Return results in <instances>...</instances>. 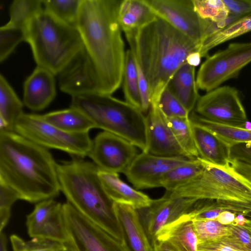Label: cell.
<instances>
[{
    "label": "cell",
    "mask_w": 251,
    "mask_h": 251,
    "mask_svg": "<svg viewBox=\"0 0 251 251\" xmlns=\"http://www.w3.org/2000/svg\"><path fill=\"white\" fill-rule=\"evenodd\" d=\"M121 0H81L75 27L81 50L59 75L60 90L72 97L112 95L121 86L125 54L118 19Z\"/></svg>",
    "instance_id": "1"
},
{
    "label": "cell",
    "mask_w": 251,
    "mask_h": 251,
    "mask_svg": "<svg viewBox=\"0 0 251 251\" xmlns=\"http://www.w3.org/2000/svg\"><path fill=\"white\" fill-rule=\"evenodd\" d=\"M49 150L14 131L0 132V182L30 203L57 197L60 188Z\"/></svg>",
    "instance_id": "2"
},
{
    "label": "cell",
    "mask_w": 251,
    "mask_h": 251,
    "mask_svg": "<svg viewBox=\"0 0 251 251\" xmlns=\"http://www.w3.org/2000/svg\"><path fill=\"white\" fill-rule=\"evenodd\" d=\"M125 36L148 83L151 105L158 104L176 72L200 47L158 16Z\"/></svg>",
    "instance_id": "3"
},
{
    "label": "cell",
    "mask_w": 251,
    "mask_h": 251,
    "mask_svg": "<svg viewBox=\"0 0 251 251\" xmlns=\"http://www.w3.org/2000/svg\"><path fill=\"white\" fill-rule=\"evenodd\" d=\"M60 191L79 213L117 239L123 241L113 202L105 193L98 176L99 168L81 158L57 163Z\"/></svg>",
    "instance_id": "4"
},
{
    "label": "cell",
    "mask_w": 251,
    "mask_h": 251,
    "mask_svg": "<svg viewBox=\"0 0 251 251\" xmlns=\"http://www.w3.org/2000/svg\"><path fill=\"white\" fill-rule=\"evenodd\" d=\"M70 107L83 113L96 128L118 135L147 152L146 116L137 107L111 95L97 93L72 96Z\"/></svg>",
    "instance_id": "5"
},
{
    "label": "cell",
    "mask_w": 251,
    "mask_h": 251,
    "mask_svg": "<svg viewBox=\"0 0 251 251\" xmlns=\"http://www.w3.org/2000/svg\"><path fill=\"white\" fill-rule=\"evenodd\" d=\"M25 41L38 66L59 75L82 48L75 27L59 21L44 8L26 23Z\"/></svg>",
    "instance_id": "6"
},
{
    "label": "cell",
    "mask_w": 251,
    "mask_h": 251,
    "mask_svg": "<svg viewBox=\"0 0 251 251\" xmlns=\"http://www.w3.org/2000/svg\"><path fill=\"white\" fill-rule=\"evenodd\" d=\"M203 166L196 178L171 192V197L211 200L234 206L242 214L251 210V184L230 166L223 167L210 163L199 157Z\"/></svg>",
    "instance_id": "7"
},
{
    "label": "cell",
    "mask_w": 251,
    "mask_h": 251,
    "mask_svg": "<svg viewBox=\"0 0 251 251\" xmlns=\"http://www.w3.org/2000/svg\"><path fill=\"white\" fill-rule=\"evenodd\" d=\"M14 131L46 149L58 150L76 158L87 156L92 142L89 133L65 131L36 114L23 113L15 123Z\"/></svg>",
    "instance_id": "8"
},
{
    "label": "cell",
    "mask_w": 251,
    "mask_h": 251,
    "mask_svg": "<svg viewBox=\"0 0 251 251\" xmlns=\"http://www.w3.org/2000/svg\"><path fill=\"white\" fill-rule=\"evenodd\" d=\"M67 251H130L119 240L85 218L70 203L62 206Z\"/></svg>",
    "instance_id": "9"
},
{
    "label": "cell",
    "mask_w": 251,
    "mask_h": 251,
    "mask_svg": "<svg viewBox=\"0 0 251 251\" xmlns=\"http://www.w3.org/2000/svg\"><path fill=\"white\" fill-rule=\"evenodd\" d=\"M251 62V41L229 44L224 50L208 56L196 76L198 89L209 92L230 79L237 78Z\"/></svg>",
    "instance_id": "10"
},
{
    "label": "cell",
    "mask_w": 251,
    "mask_h": 251,
    "mask_svg": "<svg viewBox=\"0 0 251 251\" xmlns=\"http://www.w3.org/2000/svg\"><path fill=\"white\" fill-rule=\"evenodd\" d=\"M195 112L212 122L243 127L247 116L238 90L229 85L219 86L200 96Z\"/></svg>",
    "instance_id": "11"
},
{
    "label": "cell",
    "mask_w": 251,
    "mask_h": 251,
    "mask_svg": "<svg viewBox=\"0 0 251 251\" xmlns=\"http://www.w3.org/2000/svg\"><path fill=\"white\" fill-rule=\"evenodd\" d=\"M144 0L157 16L188 37L200 49L211 21L198 15L192 0Z\"/></svg>",
    "instance_id": "12"
},
{
    "label": "cell",
    "mask_w": 251,
    "mask_h": 251,
    "mask_svg": "<svg viewBox=\"0 0 251 251\" xmlns=\"http://www.w3.org/2000/svg\"><path fill=\"white\" fill-rule=\"evenodd\" d=\"M138 154L137 147L127 140L103 131L92 140L87 156L100 170L124 174Z\"/></svg>",
    "instance_id": "13"
},
{
    "label": "cell",
    "mask_w": 251,
    "mask_h": 251,
    "mask_svg": "<svg viewBox=\"0 0 251 251\" xmlns=\"http://www.w3.org/2000/svg\"><path fill=\"white\" fill-rule=\"evenodd\" d=\"M198 201L192 198L171 197L165 193L161 198L152 200L148 207L137 210L152 246L163 227L188 213Z\"/></svg>",
    "instance_id": "14"
},
{
    "label": "cell",
    "mask_w": 251,
    "mask_h": 251,
    "mask_svg": "<svg viewBox=\"0 0 251 251\" xmlns=\"http://www.w3.org/2000/svg\"><path fill=\"white\" fill-rule=\"evenodd\" d=\"M191 160L185 157L161 156L142 151L124 174L137 190L161 187V180L168 172Z\"/></svg>",
    "instance_id": "15"
},
{
    "label": "cell",
    "mask_w": 251,
    "mask_h": 251,
    "mask_svg": "<svg viewBox=\"0 0 251 251\" xmlns=\"http://www.w3.org/2000/svg\"><path fill=\"white\" fill-rule=\"evenodd\" d=\"M63 204L49 199L36 204L26 216V226L31 238H43L64 243L66 240Z\"/></svg>",
    "instance_id": "16"
},
{
    "label": "cell",
    "mask_w": 251,
    "mask_h": 251,
    "mask_svg": "<svg viewBox=\"0 0 251 251\" xmlns=\"http://www.w3.org/2000/svg\"><path fill=\"white\" fill-rule=\"evenodd\" d=\"M146 119L148 136L147 152L161 156L189 158L177 143L158 104L151 105Z\"/></svg>",
    "instance_id": "17"
},
{
    "label": "cell",
    "mask_w": 251,
    "mask_h": 251,
    "mask_svg": "<svg viewBox=\"0 0 251 251\" xmlns=\"http://www.w3.org/2000/svg\"><path fill=\"white\" fill-rule=\"evenodd\" d=\"M54 75L48 69L37 66L25 81L24 104L35 111L46 108L56 94Z\"/></svg>",
    "instance_id": "18"
},
{
    "label": "cell",
    "mask_w": 251,
    "mask_h": 251,
    "mask_svg": "<svg viewBox=\"0 0 251 251\" xmlns=\"http://www.w3.org/2000/svg\"><path fill=\"white\" fill-rule=\"evenodd\" d=\"M113 209L121 227L123 239L130 251H154L136 209L113 202Z\"/></svg>",
    "instance_id": "19"
},
{
    "label": "cell",
    "mask_w": 251,
    "mask_h": 251,
    "mask_svg": "<svg viewBox=\"0 0 251 251\" xmlns=\"http://www.w3.org/2000/svg\"><path fill=\"white\" fill-rule=\"evenodd\" d=\"M102 186L113 202L130 205L136 210L150 206L152 201L147 195L134 189L122 180L119 174L99 169Z\"/></svg>",
    "instance_id": "20"
},
{
    "label": "cell",
    "mask_w": 251,
    "mask_h": 251,
    "mask_svg": "<svg viewBox=\"0 0 251 251\" xmlns=\"http://www.w3.org/2000/svg\"><path fill=\"white\" fill-rule=\"evenodd\" d=\"M191 124L199 157L216 166L229 167L230 147L208 129L192 122Z\"/></svg>",
    "instance_id": "21"
},
{
    "label": "cell",
    "mask_w": 251,
    "mask_h": 251,
    "mask_svg": "<svg viewBox=\"0 0 251 251\" xmlns=\"http://www.w3.org/2000/svg\"><path fill=\"white\" fill-rule=\"evenodd\" d=\"M156 241L166 243L174 251H198L192 221L183 216L163 227L157 235Z\"/></svg>",
    "instance_id": "22"
},
{
    "label": "cell",
    "mask_w": 251,
    "mask_h": 251,
    "mask_svg": "<svg viewBox=\"0 0 251 251\" xmlns=\"http://www.w3.org/2000/svg\"><path fill=\"white\" fill-rule=\"evenodd\" d=\"M167 87L191 113L201 96L196 83L195 67L184 63L176 72Z\"/></svg>",
    "instance_id": "23"
},
{
    "label": "cell",
    "mask_w": 251,
    "mask_h": 251,
    "mask_svg": "<svg viewBox=\"0 0 251 251\" xmlns=\"http://www.w3.org/2000/svg\"><path fill=\"white\" fill-rule=\"evenodd\" d=\"M157 16L144 0H123L120 4L118 19L125 34L134 32Z\"/></svg>",
    "instance_id": "24"
},
{
    "label": "cell",
    "mask_w": 251,
    "mask_h": 251,
    "mask_svg": "<svg viewBox=\"0 0 251 251\" xmlns=\"http://www.w3.org/2000/svg\"><path fill=\"white\" fill-rule=\"evenodd\" d=\"M24 103L8 82L0 75V132L14 131L18 119L24 113Z\"/></svg>",
    "instance_id": "25"
},
{
    "label": "cell",
    "mask_w": 251,
    "mask_h": 251,
    "mask_svg": "<svg viewBox=\"0 0 251 251\" xmlns=\"http://www.w3.org/2000/svg\"><path fill=\"white\" fill-rule=\"evenodd\" d=\"M40 116L46 122L70 133H89L91 129L96 128L86 116L71 107L40 115Z\"/></svg>",
    "instance_id": "26"
},
{
    "label": "cell",
    "mask_w": 251,
    "mask_h": 251,
    "mask_svg": "<svg viewBox=\"0 0 251 251\" xmlns=\"http://www.w3.org/2000/svg\"><path fill=\"white\" fill-rule=\"evenodd\" d=\"M190 121L208 129L230 148L235 145L251 142V130L243 127H236L217 124L209 121L195 112L190 114Z\"/></svg>",
    "instance_id": "27"
},
{
    "label": "cell",
    "mask_w": 251,
    "mask_h": 251,
    "mask_svg": "<svg viewBox=\"0 0 251 251\" xmlns=\"http://www.w3.org/2000/svg\"><path fill=\"white\" fill-rule=\"evenodd\" d=\"M250 31L251 15L239 18L208 36L202 44L199 52L202 57L206 58L213 48Z\"/></svg>",
    "instance_id": "28"
},
{
    "label": "cell",
    "mask_w": 251,
    "mask_h": 251,
    "mask_svg": "<svg viewBox=\"0 0 251 251\" xmlns=\"http://www.w3.org/2000/svg\"><path fill=\"white\" fill-rule=\"evenodd\" d=\"M203 170V166L199 158L177 166L168 172L163 177L161 187L167 192H171L198 176Z\"/></svg>",
    "instance_id": "29"
},
{
    "label": "cell",
    "mask_w": 251,
    "mask_h": 251,
    "mask_svg": "<svg viewBox=\"0 0 251 251\" xmlns=\"http://www.w3.org/2000/svg\"><path fill=\"white\" fill-rule=\"evenodd\" d=\"M122 82L126 101L141 110V100L136 62L129 49L126 51Z\"/></svg>",
    "instance_id": "30"
},
{
    "label": "cell",
    "mask_w": 251,
    "mask_h": 251,
    "mask_svg": "<svg viewBox=\"0 0 251 251\" xmlns=\"http://www.w3.org/2000/svg\"><path fill=\"white\" fill-rule=\"evenodd\" d=\"M167 123L171 129L177 143L191 159L199 157L190 117H166Z\"/></svg>",
    "instance_id": "31"
},
{
    "label": "cell",
    "mask_w": 251,
    "mask_h": 251,
    "mask_svg": "<svg viewBox=\"0 0 251 251\" xmlns=\"http://www.w3.org/2000/svg\"><path fill=\"white\" fill-rule=\"evenodd\" d=\"M81 0H44V8L56 19L75 26Z\"/></svg>",
    "instance_id": "32"
},
{
    "label": "cell",
    "mask_w": 251,
    "mask_h": 251,
    "mask_svg": "<svg viewBox=\"0 0 251 251\" xmlns=\"http://www.w3.org/2000/svg\"><path fill=\"white\" fill-rule=\"evenodd\" d=\"M43 8L42 0H14L10 7V20L7 24L25 27L27 22Z\"/></svg>",
    "instance_id": "33"
},
{
    "label": "cell",
    "mask_w": 251,
    "mask_h": 251,
    "mask_svg": "<svg viewBox=\"0 0 251 251\" xmlns=\"http://www.w3.org/2000/svg\"><path fill=\"white\" fill-rule=\"evenodd\" d=\"M198 243L219 240L231 234L228 226L222 225L216 220H206L192 221Z\"/></svg>",
    "instance_id": "34"
},
{
    "label": "cell",
    "mask_w": 251,
    "mask_h": 251,
    "mask_svg": "<svg viewBox=\"0 0 251 251\" xmlns=\"http://www.w3.org/2000/svg\"><path fill=\"white\" fill-rule=\"evenodd\" d=\"M10 241L13 251H67L64 244L46 239L32 238L25 241L12 234Z\"/></svg>",
    "instance_id": "35"
},
{
    "label": "cell",
    "mask_w": 251,
    "mask_h": 251,
    "mask_svg": "<svg viewBox=\"0 0 251 251\" xmlns=\"http://www.w3.org/2000/svg\"><path fill=\"white\" fill-rule=\"evenodd\" d=\"M25 41V27L8 24L0 28V61L5 60L21 42Z\"/></svg>",
    "instance_id": "36"
},
{
    "label": "cell",
    "mask_w": 251,
    "mask_h": 251,
    "mask_svg": "<svg viewBox=\"0 0 251 251\" xmlns=\"http://www.w3.org/2000/svg\"><path fill=\"white\" fill-rule=\"evenodd\" d=\"M194 9L202 19L218 23L226 20L229 12L223 0H192Z\"/></svg>",
    "instance_id": "37"
},
{
    "label": "cell",
    "mask_w": 251,
    "mask_h": 251,
    "mask_svg": "<svg viewBox=\"0 0 251 251\" xmlns=\"http://www.w3.org/2000/svg\"><path fill=\"white\" fill-rule=\"evenodd\" d=\"M158 105L166 117H190V113L167 86L162 92Z\"/></svg>",
    "instance_id": "38"
},
{
    "label": "cell",
    "mask_w": 251,
    "mask_h": 251,
    "mask_svg": "<svg viewBox=\"0 0 251 251\" xmlns=\"http://www.w3.org/2000/svg\"><path fill=\"white\" fill-rule=\"evenodd\" d=\"M19 197L12 188L0 182V232L3 231L11 215V208Z\"/></svg>",
    "instance_id": "39"
},
{
    "label": "cell",
    "mask_w": 251,
    "mask_h": 251,
    "mask_svg": "<svg viewBox=\"0 0 251 251\" xmlns=\"http://www.w3.org/2000/svg\"><path fill=\"white\" fill-rule=\"evenodd\" d=\"M231 232L230 238L239 246L251 251V219H248L242 225H227Z\"/></svg>",
    "instance_id": "40"
},
{
    "label": "cell",
    "mask_w": 251,
    "mask_h": 251,
    "mask_svg": "<svg viewBox=\"0 0 251 251\" xmlns=\"http://www.w3.org/2000/svg\"><path fill=\"white\" fill-rule=\"evenodd\" d=\"M198 251H248L231 239L229 235L219 240L198 244Z\"/></svg>",
    "instance_id": "41"
},
{
    "label": "cell",
    "mask_w": 251,
    "mask_h": 251,
    "mask_svg": "<svg viewBox=\"0 0 251 251\" xmlns=\"http://www.w3.org/2000/svg\"><path fill=\"white\" fill-rule=\"evenodd\" d=\"M230 161L240 162L251 166V142L231 146L230 148Z\"/></svg>",
    "instance_id": "42"
},
{
    "label": "cell",
    "mask_w": 251,
    "mask_h": 251,
    "mask_svg": "<svg viewBox=\"0 0 251 251\" xmlns=\"http://www.w3.org/2000/svg\"><path fill=\"white\" fill-rule=\"evenodd\" d=\"M229 14L240 18L251 15V0H223Z\"/></svg>",
    "instance_id": "43"
},
{
    "label": "cell",
    "mask_w": 251,
    "mask_h": 251,
    "mask_svg": "<svg viewBox=\"0 0 251 251\" xmlns=\"http://www.w3.org/2000/svg\"><path fill=\"white\" fill-rule=\"evenodd\" d=\"M236 214L230 211H224L218 215L217 220L222 225L226 226L231 225L235 219Z\"/></svg>",
    "instance_id": "44"
},
{
    "label": "cell",
    "mask_w": 251,
    "mask_h": 251,
    "mask_svg": "<svg viewBox=\"0 0 251 251\" xmlns=\"http://www.w3.org/2000/svg\"><path fill=\"white\" fill-rule=\"evenodd\" d=\"M202 58L199 51H196L191 53L186 58V62L191 66L193 67L198 66Z\"/></svg>",
    "instance_id": "45"
},
{
    "label": "cell",
    "mask_w": 251,
    "mask_h": 251,
    "mask_svg": "<svg viewBox=\"0 0 251 251\" xmlns=\"http://www.w3.org/2000/svg\"><path fill=\"white\" fill-rule=\"evenodd\" d=\"M154 251H174L166 243L159 241H155L153 245Z\"/></svg>",
    "instance_id": "46"
},
{
    "label": "cell",
    "mask_w": 251,
    "mask_h": 251,
    "mask_svg": "<svg viewBox=\"0 0 251 251\" xmlns=\"http://www.w3.org/2000/svg\"><path fill=\"white\" fill-rule=\"evenodd\" d=\"M0 251H8L7 240L3 231L0 232Z\"/></svg>",
    "instance_id": "47"
},
{
    "label": "cell",
    "mask_w": 251,
    "mask_h": 251,
    "mask_svg": "<svg viewBox=\"0 0 251 251\" xmlns=\"http://www.w3.org/2000/svg\"><path fill=\"white\" fill-rule=\"evenodd\" d=\"M244 176L245 179L251 184V167L249 166L247 168Z\"/></svg>",
    "instance_id": "48"
},
{
    "label": "cell",
    "mask_w": 251,
    "mask_h": 251,
    "mask_svg": "<svg viewBox=\"0 0 251 251\" xmlns=\"http://www.w3.org/2000/svg\"><path fill=\"white\" fill-rule=\"evenodd\" d=\"M245 128L251 130V122L249 121H246L243 126Z\"/></svg>",
    "instance_id": "49"
},
{
    "label": "cell",
    "mask_w": 251,
    "mask_h": 251,
    "mask_svg": "<svg viewBox=\"0 0 251 251\" xmlns=\"http://www.w3.org/2000/svg\"></svg>",
    "instance_id": "50"
}]
</instances>
